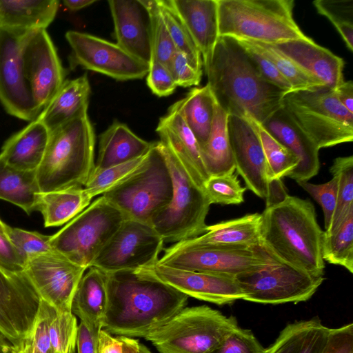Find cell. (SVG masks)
Segmentation results:
<instances>
[{"label": "cell", "instance_id": "obj_1", "mask_svg": "<svg viewBox=\"0 0 353 353\" xmlns=\"http://www.w3.org/2000/svg\"><path fill=\"white\" fill-rule=\"evenodd\" d=\"M108 307L103 330L145 338L186 307L188 297L137 270L106 273Z\"/></svg>", "mask_w": 353, "mask_h": 353}, {"label": "cell", "instance_id": "obj_2", "mask_svg": "<svg viewBox=\"0 0 353 353\" xmlns=\"http://www.w3.org/2000/svg\"><path fill=\"white\" fill-rule=\"evenodd\" d=\"M203 66L207 84L228 115L252 118L263 124L283 107L286 93L263 77L234 39L219 37Z\"/></svg>", "mask_w": 353, "mask_h": 353}, {"label": "cell", "instance_id": "obj_3", "mask_svg": "<svg viewBox=\"0 0 353 353\" xmlns=\"http://www.w3.org/2000/svg\"><path fill=\"white\" fill-rule=\"evenodd\" d=\"M260 242L274 259L314 274H325L323 232L313 204L287 195L261 214Z\"/></svg>", "mask_w": 353, "mask_h": 353}, {"label": "cell", "instance_id": "obj_4", "mask_svg": "<svg viewBox=\"0 0 353 353\" xmlns=\"http://www.w3.org/2000/svg\"><path fill=\"white\" fill-rule=\"evenodd\" d=\"M95 134L85 112L50 132L36 170L41 192L84 188L94 168Z\"/></svg>", "mask_w": 353, "mask_h": 353}, {"label": "cell", "instance_id": "obj_5", "mask_svg": "<svg viewBox=\"0 0 353 353\" xmlns=\"http://www.w3.org/2000/svg\"><path fill=\"white\" fill-rule=\"evenodd\" d=\"M294 0H217L219 37L268 44L306 39Z\"/></svg>", "mask_w": 353, "mask_h": 353}, {"label": "cell", "instance_id": "obj_6", "mask_svg": "<svg viewBox=\"0 0 353 353\" xmlns=\"http://www.w3.org/2000/svg\"><path fill=\"white\" fill-rule=\"evenodd\" d=\"M173 184L172 198L150 224L164 243H177L199 236L206 232L205 219L211 205L204 189L194 179L176 154L161 143Z\"/></svg>", "mask_w": 353, "mask_h": 353}, {"label": "cell", "instance_id": "obj_7", "mask_svg": "<svg viewBox=\"0 0 353 353\" xmlns=\"http://www.w3.org/2000/svg\"><path fill=\"white\" fill-rule=\"evenodd\" d=\"M283 108L320 150L353 140V113L338 100L335 90L286 93Z\"/></svg>", "mask_w": 353, "mask_h": 353}, {"label": "cell", "instance_id": "obj_8", "mask_svg": "<svg viewBox=\"0 0 353 353\" xmlns=\"http://www.w3.org/2000/svg\"><path fill=\"white\" fill-rule=\"evenodd\" d=\"M237 327L234 316L208 305L185 307L144 339L159 353H210Z\"/></svg>", "mask_w": 353, "mask_h": 353}, {"label": "cell", "instance_id": "obj_9", "mask_svg": "<svg viewBox=\"0 0 353 353\" xmlns=\"http://www.w3.org/2000/svg\"><path fill=\"white\" fill-rule=\"evenodd\" d=\"M173 184L159 141L153 142L145 166L102 194L127 219L150 224L170 203Z\"/></svg>", "mask_w": 353, "mask_h": 353}, {"label": "cell", "instance_id": "obj_10", "mask_svg": "<svg viewBox=\"0 0 353 353\" xmlns=\"http://www.w3.org/2000/svg\"><path fill=\"white\" fill-rule=\"evenodd\" d=\"M125 219L101 196L52 235L51 247L72 263L88 269Z\"/></svg>", "mask_w": 353, "mask_h": 353}, {"label": "cell", "instance_id": "obj_11", "mask_svg": "<svg viewBox=\"0 0 353 353\" xmlns=\"http://www.w3.org/2000/svg\"><path fill=\"white\" fill-rule=\"evenodd\" d=\"M276 261L261 245H197L183 241L166 248L157 263L178 269L236 276L258 270Z\"/></svg>", "mask_w": 353, "mask_h": 353}, {"label": "cell", "instance_id": "obj_12", "mask_svg": "<svg viewBox=\"0 0 353 353\" xmlns=\"http://www.w3.org/2000/svg\"><path fill=\"white\" fill-rule=\"evenodd\" d=\"M243 300L263 303H299L310 299L325 280L314 274L276 261L256 271L235 276Z\"/></svg>", "mask_w": 353, "mask_h": 353}, {"label": "cell", "instance_id": "obj_13", "mask_svg": "<svg viewBox=\"0 0 353 353\" xmlns=\"http://www.w3.org/2000/svg\"><path fill=\"white\" fill-rule=\"evenodd\" d=\"M164 243L151 225L125 219L91 266L105 273L137 270L157 263Z\"/></svg>", "mask_w": 353, "mask_h": 353}, {"label": "cell", "instance_id": "obj_14", "mask_svg": "<svg viewBox=\"0 0 353 353\" xmlns=\"http://www.w3.org/2000/svg\"><path fill=\"white\" fill-rule=\"evenodd\" d=\"M65 39L72 49V65L101 73L119 81L147 76L149 64L128 53L117 43L98 37L69 30Z\"/></svg>", "mask_w": 353, "mask_h": 353}, {"label": "cell", "instance_id": "obj_15", "mask_svg": "<svg viewBox=\"0 0 353 353\" xmlns=\"http://www.w3.org/2000/svg\"><path fill=\"white\" fill-rule=\"evenodd\" d=\"M21 57L26 79L41 113L65 81V70L46 30L25 34Z\"/></svg>", "mask_w": 353, "mask_h": 353}, {"label": "cell", "instance_id": "obj_16", "mask_svg": "<svg viewBox=\"0 0 353 353\" xmlns=\"http://www.w3.org/2000/svg\"><path fill=\"white\" fill-rule=\"evenodd\" d=\"M86 270L53 251L29 259L23 273L40 300L63 312H72L75 291Z\"/></svg>", "mask_w": 353, "mask_h": 353}, {"label": "cell", "instance_id": "obj_17", "mask_svg": "<svg viewBox=\"0 0 353 353\" xmlns=\"http://www.w3.org/2000/svg\"><path fill=\"white\" fill-rule=\"evenodd\" d=\"M26 32L0 29V102L9 114L31 122L40 112L24 74L21 46Z\"/></svg>", "mask_w": 353, "mask_h": 353}, {"label": "cell", "instance_id": "obj_18", "mask_svg": "<svg viewBox=\"0 0 353 353\" xmlns=\"http://www.w3.org/2000/svg\"><path fill=\"white\" fill-rule=\"evenodd\" d=\"M137 270L196 299L225 305L243 299L235 276L178 269L155 263Z\"/></svg>", "mask_w": 353, "mask_h": 353}, {"label": "cell", "instance_id": "obj_19", "mask_svg": "<svg viewBox=\"0 0 353 353\" xmlns=\"http://www.w3.org/2000/svg\"><path fill=\"white\" fill-rule=\"evenodd\" d=\"M228 132L237 174L244 180L246 188L266 199L270 183L268 167L252 119L228 115Z\"/></svg>", "mask_w": 353, "mask_h": 353}, {"label": "cell", "instance_id": "obj_20", "mask_svg": "<svg viewBox=\"0 0 353 353\" xmlns=\"http://www.w3.org/2000/svg\"><path fill=\"white\" fill-rule=\"evenodd\" d=\"M40 299L23 274L0 268V334L12 345L30 331Z\"/></svg>", "mask_w": 353, "mask_h": 353}, {"label": "cell", "instance_id": "obj_21", "mask_svg": "<svg viewBox=\"0 0 353 353\" xmlns=\"http://www.w3.org/2000/svg\"><path fill=\"white\" fill-rule=\"evenodd\" d=\"M117 44L136 59L150 64L152 29L148 10L141 0H110Z\"/></svg>", "mask_w": 353, "mask_h": 353}, {"label": "cell", "instance_id": "obj_22", "mask_svg": "<svg viewBox=\"0 0 353 353\" xmlns=\"http://www.w3.org/2000/svg\"><path fill=\"white\" fill-rule=\"evenodd\" d=\"M261 125L299 159L296 168L287 176L299 183L308 181L318 174L320 168L319 149L294 123L283 107Z\"/></svg>", "mask_w": 353, "mask_h": 353}, {"label": "cell", "instance_id": "obj_23", "mask_svg": "<svg viewBox=\"0 0 353 353\" xmlns=\"http://www.w3.org/2000/svg\"><path fill=\"white\" fill-rule=\"evenodd\" d=\"M272 46L327 88L335 90L344 81L343 59L310 37Z\"/></svg>", "mask_w": 353, "mask_h": 353}, {"label": "cell", "instance_id": "obj_24", "mask_svg": "<svg viewBox=\"0 0 353 353\" xmlns=\"http://www.w3.org/2000/svg\"><path fill=\"white\" fill-rule=\"evenodd\" d=\"M156 131L161 143L169 146L180 158L195 180L204 189L210 178L203 165L199 145L179 112L171 105L160 118Z\"/></svg>", "mask_w": 353, "mask_h": 353}, {"label": "cell", "instance_id": "obj_25", "mask_svg": "<svg viewBox=\"0 0 353 353\" xmlns=\"http://www.w3.org/2000/svg\"><path fill=\"white\" fill-rule=\"evenodd\" d=\"M196 44L203 64L219 37L217 0H170Z\"/></svg>", "mask_w": 353, "mask_h": 353}, {"label": "cell", "instance_id": "obj_26", "mask_svg": "<svg viewBox=\"0 0 353 353\" xmlns=\"http://www.w3.org/2000/svg\"><path fill=\"white\" fill-rule=\"evenodd\" d=\"M106 273L91 266L81 277L75 291L72 312L91 330L100 331L108 307Z\"/></svg>", "mask_w": 353, "mask_h": 353}, {"label": "cell", "instance_id": "obj_27", "mask_svg": "<svg viewBox=\"0 0 353 353\" xmlns=\"http://www.w3.org/2000/svg\"><path fill=\"white\" fill-rule=\"evenodd\" d=\"M49 134L46 125L37 119L6 141L0 157L15 169L36 171L44 156Z\"/></svg>", "mask_w": 353, "mask_h": 353}, {"label": "cell", "instance_id": "obj_28", "mask_svg": "<svg viewBox=\"0 0 353 353\" xmlns=\"http://www.w3.org/2000/svg\"><path fill=\"white\" fill-rule=\"evenodd\" d=\"M152 145V143L136 135L127 125L115 121L99 136L97 160L93 172L143 156Z\"/></svg>", "mask_w": 353, "mask_h": 353}, {"label": "cell", "instance_id": "obj_29", "mask_svg": "<svg viewBox=\"0 0 353 353\" xmlns=\"http://www.w3.org/2000/svg\"><path fill=\"white\" fill-rule=\"evenodd\" d=\"M91 88L86 74L65 80L37 119L49 132L87 112Z\"/></svg>", "mask_w": 353, "mask_h": 353}, {"label": "cell", "instance_id": "obj_30", "mask_svg": "<svg viewBox=\"0 0 353 353\" xmlns=\"http://www.w3.org/2000/svg\"><path fill=\"white\" fill-rule=\"evenodd\" d=\"M59 5L57 0H0V29L46 30L55 18Z\"/></svg>", "mask_w": 353, "mask_h": 353}, {"label": "cell", "instance_id": "obj_31", "mask_svg": "<svg viewBox=\"0 0 353 353\" xmlns=\"http://www.w3.org/2000/svg\"><path fill=\"white\" fill-rule=\"evenodd\" d=\"M261 214H246L207 227L202 235L185 240L197 245L253 247L261 245Z\"/></svg>", "mask_w": 353, "mask_h": 353}, {"label": "cell", "instance_id": "obj_32", "mask_svg": "<svg viewBox=\"0 0 353 353\" xmlns=\"http://www.w3.org/2000/svg\"><path fill=\"white\" fill-rule=\"evenodd\" d=\"M330 328L312 318L288 324L265 353H323Z\"/></svg>", "mask_w": 353, "mask_h": 353}, {"label": "cell", "instance_id": "obj_33", "mask_svg": "<svg viewBox=\"0 0 353 353\" xmlns=\"http://www.w3.org/2000/svg\"><path fill=\"white\" fill-rule=\"evenodd\" d=\"M228 117L215 100L212 130L207 142L200 148L202 161L210 177L235 171L228 132Z\"/></svg>", "mask_w": 353, "mask_h": 353}, {"label": "cell", "instance_id": "obj_34", "mask_svg": "<svg viewBox=\"0 0 353 353\" xmlns=\"http://www.w3.org/2000/svg\"><path fill=\"white\" fill-rule=\"evenodd\" d=\"M214 104L215 99L206 84L192 88L184 98L172 105L194 135L200 148L205 144L210 136Z\"/></svg>", "mask_w": 353, "mask_h": 353}, {"label": "cell", "instance_id": "obj_35", "mask_svg": "<svg viewBox=\"0 0 353 353\" xmlns=\"http://www.w3.org/2000/svg\"><path fill=\"white\" fill-rule=\"evenodd\" d=\"M91 200L84 188L40 192L37 211L41 213L45 227L60 226L85 209Z\"/></svg>", "mask_w": 353, "mask_h": 353}, {"label": "cell", "instance_id": "obj_36", "mask_svg": "<svg viewBox=\"0 0 353 353\" xmlns=\"http://www.w3.org/2000/svg\"><path fill=\"white\" fill-rule=\"evenodd\" d=\"M40 192L36 171L15 169L0 157V199L18 206L30 214L37 211Z\"/></svg>", "mask_w": 353, "mask_h": 353}, {"label": "cell", "instance_id": "obj_37", "mask_svg": "<svg viewBox=\"0 0 353 353\" xmlns=\"http://www.w3.org/2000/svg\"><path fill=\"white\" fill-rule=\"evenodd\" d=\"M321 253L324 262L343 266L353 273V211L336 230L323 232Z\"/></svg>", "mask_w": 353, "mask_h": 353}, {"label": "cell", "instance_id": "obj_38", "mask_svg": "<svg viewBox=\"0 0 353 353\" xmlns=\"http://www.w3.org/2000/svg\"><path fill=\"white\" fill-rule=\"evenodd\" d=\"M159 11L177 50L182 52L192 66L202 72L201 52L170 0H157Z\"/></svg>", "mask_w": 353, "mask_h": 353}, {"label": "cell", "instance_id": "obj_39", "mask_svg": "<svg viewBox=\"0 0 353 353\" xmlns=\"http://www.w3.org/2000/svg\"><path fill=\"white\" fill-rule=\"evenodd\" d=\"M330 171L337 179V204L330 226L324 231L325 234L336 230L348 214L353 211V156L334 159Z\"/></svg>", "mask_w": 353, "mask_h": 353}, {"label": "cell", "instance_id": "obj_40", "mask_svg": "<svg viewBox=\"0 0 353 353\" xmlns=\"http://www.w3.org/2000/svg\"><path fill=\"white\" fill-rule=\"evenodd\" d=\"M250 119L261 141L268 167L270 182L287 176L299 163V158L272 136L261 123Z\"/></svg>", "mask_w": 353, "mask_h": 353}, {"label": "cell", "instance_id": "obj_41", "mask_svg": "<svg viewBox=\"0 0 353 353\" xmlns=\"http://www.w3.org/2000/svg\"><path fill=\"white\" fill-rule=\"evenodd\" d=\"M149 151L145 155L130 161L92 172L84 186L85 192L92 199L128 179L145 166L148 159Z\"/></svg>", "mask_w": 353, "mask_h": 353}, {"label": "cell", "instance_id": "obj_42", "mask_svg": "<svg viewBox=\"0 0 353 353\" xmlns=\"http://www.w3.org/2000/svg\"><path fill=\"white\" fill-rule=\"evenodd\" d=\"M252 42L274 64L290 83L292 91L315 90L326 87L323 83L307 73L272 45Z\"/></svg>", "mask_w": 353, "mask_h": 353}, {"label": "cell", "instance_id": "obj_43", "mask_svg": "<svg viewBox=\"0 0 353 353\" xmlns=\"http://www.w3.org/2000/svg\"><path fill=\"white\" fill-rule=\"evenodd\" d=\"M78 325L72 312H60L50 305L48 334L55 353H74Z\"/></svg>", "mask_w": 353, "mask_h": 353}, {"label": "cell", "instance_id": "obj_44", "mask_svg": "<svg viewBox=\"0 0 353 353\" xmlns=\"http://www.w3.org/2000/svg\"><path fill=\"white\" fill-rule=\"evenodd\" d=\"M317 12L327 17L341 34L348 50H353V0H316Z\"/></svg>", "mask_w": 353, "mask_h": 353}, {"label": "cell", "instance_id": "obj_45", "mask_svg": "<svg viewBox=\"0 0 353 353\" xmlns=\"http://www.w3.org/2000/svg\"><path fill=\"white\" fill-rule=\"evenodd\" d=\"M148 10L152 29V55L169 68L177 50L162 18L157 0L143 1Z\"/></svg>", "mask_w": 353, "mask_h": 353}, {"label": "cell", "instance_id": "obj_46", "mask_svg": "<svg viewBox=\"0 0 353 353\" xmlns=\"http://www.w3.org/2000/svg\"><path fill=\"white\" fill-rule=\"evenodd\" d=\"M246 187L241 185L234 173L210 176L204 184L205 192L211 204L237 205L244 201Z\"/></svg>", "mask_w": 353, "mask_h": 353}, {"label": "cell", "instance_id": "obj_47", "mask_svg": "<svg viewBox=\"0 0 353 353\" xmlns=\"http://www.w3.org/2000/svg\"><path fill=\"white\" fill-rule=\"evenodd\" d=\"M7 236L27 261L54 251L50 245L52 235L8 226Z\"/></svg>", "mask_w": 353, "mask_h": 353}, {"label": "cell", "instance_id": "obj_48", "mask_svg": "<svg viewBox=\"0 0 353 353\" xmlns=\"http://www.w3.org/2000/svg\"><path fill=\"white\" fill-rule=\"evenodd\" d=\"M234 39L245 50L261 74L267 81L285 93L292 91L290 83L280 73L274 64L260 51L254 43L246 40Z\"/></svg>", "mask_w": 353, "mask_h": 353}, {"label": "cell", "instance_id": "obj_49", "mask_svg": "<svg viewBox=\"0 0 353 353\" xmlns=\"http://www.w3.org/2000/svg\"><path fill=\"white\" fill-rule=\"evenodd\" d=\"M297 183L322 207L324 214L325 231L327 230L332 223L337 204V179L332 176L331 180L321 184H314L308 181H302Z\"/></svg>", "mask_w": 353, "mask_h": 353}, {"label": "cell", "instance_id": "obj_50", "mask_svg": "<svg viewBox=\"0 0 353 353\" xmlns=\"http://www.w3.org/2000/svg\"><path fill=\"white\" fill-rule=\"evenodd\" d=\"M265 351L250 330L238 326L210 353H265Z\"/></svg>", "mask_w": 353, "mask_h": 353}, {"label": "cell", "instance_id": "obj_51", "mask_svg": "<svg viewBox=\"0 0 353 353\" xmlns=\"http://www.w3.org/2000/svg\"><path fill=\"white\" fill-rule=\"evenodd\" d=\"M147 85L153 94L160 97L172 94L177 87L169 68L152 55L147 74Z\"/></svg>", "mask_w": 353, "mask_h": 353}, {"label": "cell", "instance_id": "obj_52", "mask_svg": "<svg viewBox=\"0 0 353 353\" xmlns=\"http://www.w3.org/2000/svg\"><path fill=\"white\" fill-rule=\"evenodd\" d=\"M169 70L177 86L188 88L199 85L202 72L192 66L182 52L176 50L174 52Z\"/></svg>", "mask_w": 353, "mask_h": 353}, {"label": "cell", "instance_id": "obj_53", "mask_svg": "<svg viewBox=\"0 0 353 353\" xmlns=\"http://www.w3.org/2000/svg\"><path fill=\"white\" fill-rule=\"evenodd\" d=\"M26 263L8 236L0 233V268L11 273L23 274Z\"/></svg>", "mask_w": 353, "mask_h": 353}, {"label": "cell", "instance_id": "obj_54", "mask_svg": "<svg viewBox=\"0 0 353 353\" xmlns=\"http://www.w3.org/2000/svg\"><path fill=\"white\" fill-rule=\"evenodd\" d=\"M323 353H353V324L331 329Z\"/></svg>", "mask_w": 353, "mask_h": 353}, {"label": "cell", "instance_id": "obj_55", "mask_svg": "<svg viewBox=\"0 0 353 353\" xmlns=\"http://www.w3.org/2000/svg\"><path fill=\"white\" fill-rule=\"evenodd\" d=\"M99 331L91 330L83 323L78 325L76 347L77 353H98Z\"/></svg>", "mask_w": 353, "mask_h": 353}, {"label": "cell", "instance_id": "obj_56", "mask_svg": "<svg viewBox=\"0 0 353 353\" xmlns=\"http://www.w3.org/2000/svg\"><path fill=\"white\" fill-rule=\"evenodd\" d=\"M98 353H123L119 337H114L105 330H101L98 337Z\"/></svg>", "mask_w": 353, "mask_h": 353}, {"label": "cell", "instance_id": "obj_57", "mask_svg": "<svg viewBox=\"0 0 353 353\" xmlns=\"http://www.w3.org/2000/svg\"><path fill=\"white\" fill-rule=\"evenodd\" d=\"M336 95L339 102L351 113H353V82L343 81L336 89Z\"/></svg>", "mask_w": 353, "mask_h": 353}, {"label": "cell", "instance_id": "obj_58", "mask_svg": "<svg viewBox=\"0 0 353 353\" xmlns=\"http://www.w3.org/2000/svg\"><path fill=\"white\" fill-rule=\"evenodd\" d=\"M288 195L281 179L270 181L268 196L265 199L266 207L282 201Z\"/></svg>", "mask_w": 353, "mask_h": 353}, {"label": "cell", "instance_id": "obj_59", "mask_svg": "<svg viewBox=\"0 0 353 353\" xmlns=\"http://www.w3.org/2000/svg\"><path fill=\"white\" fill-rule=\"evenodd\" d=\"M122 343L123 353H139V342L133 338L119 336Z\"/></svg>", "mask_w": 353, "mask_h": 353}, {"label": "cell", "instance_id": "obj_60", "mask_svg": "<svg viewBox=\"0 0 353 353\" xmlns=\"http://www.w3.org/2000/svg\"><path fill=\"white\" fill-rule=\"evenodd\" d=\"M96 0H65L63 5L70 10L77 11L95 3Z\"/></svg>", "mask_w": 353, "mask_h": 353}, {"label": "cell", "instance_id": "obj_61", "mask_svg": "<svg viewBox=\"0 0 353 353\" xmlns=\"http://www.w3.org/2000/svg\"><path fill=\"white\" fill-rule=\"evenodd\" d=\"M13 353H41L30 345L21 341L17 345H12Z\"/></svg>", "mask_w": 353, "mask_h": 353}, {"label": "cell", "instance_id": "obj_62", "mask_svg": "<svg viewBox=\"0 0 353 353\" xmlns=\"http://www.w3.org/2000/svg\"><path fill=\"white\" fill-rule=\"evenodd\" d=\"M0 353H13L12 344L0 334Z\"/></svg>", "mask_w": 353, "mask_h": 353}, {"label": "cell", "instance_id": "obj_63", "mask_svg": "<svg viewBox=\"0 0 353 353\" xmlns=\"http://www.w3.org/2000/svg\"><path fill=\"white\" fill-rule=\"evenodd\" d=\"M8 226L0 219V233L7 236Z\"/></svg>", "mask_w": 353, "mask_h": 353}, {"label": "cell", "instance_id": "obj_64", "mask_svg": "<svg viewBox=\"0 0 353 353\" xmlns=\"http://www.w3.org/2000/svg\"><path fill=\"white\" fill-rule=\"evenodd\" d=\"M139 353H152L144 344L139 343Z\"/></svg>", "mask_w": 353, "mask_h": 353}]
</instances>
